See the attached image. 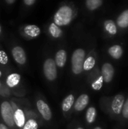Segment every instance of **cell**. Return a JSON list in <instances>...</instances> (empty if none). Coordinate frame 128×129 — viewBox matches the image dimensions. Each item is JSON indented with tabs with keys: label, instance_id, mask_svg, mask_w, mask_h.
Returning <instances> with one entry per match:
<instances>
[{
	"label": "cell",
	"instance_id": "obj_1",
	"mask_svg": "<svg viewBox=\"0 0 128 129\" xmlns=\"http://www.w3.org/2000/svg\"><path fill=\"white\" fill-rule=\"evenodd\" d=\"M126 98V92H119L113 96L103 97L100 99V107L111 120L118 122Z\"/></svg>",
	"mask_w": 128,
	"mask_h": 129
},
{
	"label": "cell",
	"instance_id": "obj_2",
	"mask_svg": "<svg viewBox=\"0 0 128 129\" xmlns=\"http://www.w3.org/2000/svg\"><path fill=\"white\" fill-rule=\"evenodd\" d=\"M125 53L124 43L120 39L110 42L106 48V54L111 61L119 62L121 61Z\"/></svg>",
	"mask_w": 128,
	"mask_h": 129
},
{
	"label": "cell",
	"instance_id": "obj_3",
	"mask_svg": "<svg viewBox=\"0 0 128 129\" xmlns=\"http://www.w3.org/2000/svg\"><path fill=\"white\" fill-rule=\"evenodd\" d=\"M74 15L75 11L71 6L63 5L54 15V23L59 27L68 26L72 21Z\"/></svg>",
	"mask_w": 128,
	"mask_h": 129
},
{
	"label": "cell",
	"instance_id": "obj_4",
	"mask_svg": "<svg viewBox=\"0 0 128 129\" xmlns=\"http://www.w3.org/2000/svg\"><path fill=\"white\" fill-rule=\"evenodd\" d=\"M101 27L104 37L106 39L114 41L121 38L114 17H104L101 23Z\"/></svg>",
	"mask_w": 128,
	"mask_h": 129
},
{
	"label": "cell",
	"instance_id": "obj_5",
	"mask_svg": "<svg viewBox=\"0 0 128 129\" xmlns=\"http://www.w3.org/2000/svg\"><path fill=\"white\" fill-rule=\"evenodd\" d=\"M86 51L79 48L75 49L71 57V65H72V72L75 75H80L83 73V63L87 57Z\"/></svg>",
	"mask_w": 128,
	"mask_h": 129
},
{
	"label": "cell",
	"instance_id": "obj_6",
	"mask_svg": "<svg viewBox=\"0 0 128 129\" xmlns=\"http://www.w3.org/2000/svg\"><path fill=\"white\" fill-rule=\"evenodd\" d=\"M100 71L103 79L104 85H112L116 74V68L112 61L109 59L103 60L101 63V66L100 67Z\"/></svg>",
	"mask_w": 128,
	"mask_h": 129
},
{
	"label": "cell",
	"instance_id": "obj_7",
	"mask_svg": "<svg viewBox=\"0 0 128 129\" xmlns=\"http://www.w3.org/2000/svg\"><path fill=\"white\" fill-rule=\"evenodd\" d=\"M114 18L121 37H122L128 33V5L123 6Z\"/></svg>",
	"mask_w": 128,
	"mask_h": 129
},
{
	"label": "cell",
	"instance_id": "obj_8",
	"mask_svg": "<svg viewBox=\"0 0 128 129\" xmlns=\"http://www.w3.org/2000/svg\"><path fill=\"white\" fill-rule=\"evenodd\" d=\"M0 113L5 125L10 128L14 126V110L8 101H3L0 106Z\"/></svg>",
	"mask_w": 128,
	"mask_h": 129
},
{
	"label": "cell",
	"instance_id": "obj_9",
	"mask_svg": "<svg viewBox=\"0 0 128 129\" xmlns=\"http://www.w3.org/2000/svg\"><path fill=\"white\" fill-rule=\"evenodd\" d=\"M43 73L48 81H54L57 76V70L55 61L52 58H48L43 64Z\"/></svg>",
	"mask_w": 128,
	"mask_h": 129
},
{
	"label": "cell",
	"instance_id": "obj_10",
	"mask_svg": "<svg viewBox=\"0 0 128 129\" xmlns=\"http://www.w3.org/2000/svg\"><path fill=\"white\" fill-rule=\"evenodd\" d=\"M97 52L93 50L91 52L87 55L84 63H83V72L89 73L91 72L97 67Z\"/></svg>",
	"mask_w": 128,
	"mask_h": 129
},
{
	"label": "cell",
	"instance_id": "obj_11",
	"mask_svg": "<svg viewBox=\"0 0 128 129\" xmlns=\"http://www.w3.org/2000/svg\"><path fill=\"white\" fill-rule=\"evenodd\" d=\"M91 77V88L94 91H100L102 90L104 83L102 76L100 74V69H97V71L94 73H90Z\"/></svg>",
	"mask_w": 128,
	"mask_h": 129
},
{
	"label": "cell",
	"instance_id": "obj_12",
	"mask_svg": "<svg viewBox=\"0 0 128 129\" xmlns=\"http://www.w3.org/2000/svg\"><path fill=\"white\" fill-rule=\"evenodd\" d=\"M37 109L42 116V118L46 121H50L52 118V113L48 104L43 100H38L36 102Z\"/></svg>",
	"mask_w": 128,
	"mask_h": 129
},
{
	"label": "cell",
	"instance_id": "obj_13",
	"mask_svg": "<svg viewBox=\"0 0 128 129\" xmlns=\"http://www.w3.org/2000/svg\"><path fill=\"white\" fill-rule=\"evenodd\" d=\"M117 126L120 129H124L128 126V91L126 92V98L123 106L121 118L117 123Z\"/></svg>",
	"mask_w": 128,
	"mask_h": 129
},
{
	"label": "cell",
	"instance_id": "obj_14",
	"mask_svg": "<svg viewBox=\"0 0 128 129\" xmlns=\"http://www.w3.org/2000/svg\"><path fill=\"white\" fill-rule=\"evenodd\" d=\"M11 54L14 60L20 65L25 64L26 61V55L23 48L20 46H15L11 50Z\"/></svg>",
	"mask_w": 128,
	"mask_h": 129
},
{
	"label": "cell",
	"instance_id": "obj_15",
	"mask_svg": "<svg viewBox=\"0 0 128 129\" xmlns=\"http://www.w3.org/2000/svg\"><path fill=\"white\" fill-rule=\"evenodd\" d=\"M90 102V97L88 94H81L74 103V109L77 112H81L86 109Z\"/></svg>",
	"mask_w": 128,
	"mask_h": 129
},
{
	"label": "cell",
	"instance_id": "obj_16",
	"mask_svg": "<svg viewBox=\"0 0 128 129\" xmlns=\"http://www.w3.org/2000/svg\"><path fill=\"white\" fill-rule=\"evenodd\" d=\"M105 4L103 0H87L84 2L86 8L90 12H94L100 9Z\"/></svg>",
	"mask_w": 128,
	"mask_h": 129
},
{
	"label": "cell",
	"instance_id": "obj_17",
	"mask_svg": "<svg viewBox=\"0 0 128 129\" xmlns=\"http://www.w3.org/2000/svg\"><path fill=\"white\" fill-rule=\"evenodd\" d=\"M26 116L24 112L21 109H17L14 113V125H16L19 128H21L25 125Z\"/></svg>",
	"mask_w": 128,
	"mask_h": 129
},
{
	"label": "cell",
	"instance_id": "obj_18",
	"mask_svg": "<svg viewBox=\"0 0 128 129\" xmlns=\"http://www.w3.org/2000/svg\"><path fill=\"white\" fill-rule=\"evenodd\" d=\"M66 60H67V53L64 49H60L56 53L54 61L57 67L60 68H63L66 63Z\"/></svg>",
	"mask_w": 128,
	"mask_h": 129
},
{
	"label": "cell",
	"instance_id": "obj_19",
	"mask_svg": "<svg viewBox=\"0 0 128 129\" xmlns=\"http://www.w3.org/2000/svg\"><path fill=\"white\" fill-rule=\"evenodd\" d=\"M97 110L94 106H91L87 109L85 113V119L88 125H93L97 119Z\"/></svg>",
	"mask_w": 128,
	"mask_h": 129
},
{
	"label": "cell",
	"instance_id": "obj_20",
	"mask_svg": "<svg viewBox=\"0 0 128 129\" xmlns=\"http://www.w3.org/2000/svg\"><path fill=\"white\" fill-rule=\"evenodd\" d=\"M25 34L31 38H35L37 36H38L41 33V29L34 24H29V25H26L24 27L23 29Z\"/></svg>",
	"mask_w": 128,
	"mask_h": 129
},
{
	"label": "cell",
	"instance_id": "obj_21",
	"mask_svg": "<svg viewBox=\"0 0 128 129\" xmlns=\"http://www.w3.org/2000/svg\"><path fill=\"white\" fill-rule=\"evenodd\" d=\"M21 76L20 74L14 73L10 74L6 79V85L9 88H14L17 86L20 82Z\"/></svg>",
	"mask_w": 128,
	"mask_h": 129
},
{
	"label": "cell",
	"instance_id": "obj_22",
	"mask_svg": "<svg viewBox=\"0 0 128 129\" xmlns=\"http://www.w3.org/2000/svg\"><path fill=\"white\" fill-rule=\"evenodd\" d=\"M75 103V96L72 94H70L69 95H67L64 100L63 101L62 103V110L63 112H68L69 111L72 106L74 105Z\"/></svg>",
	"mask_w": 128,
	"mask_h": 129
},
{
	"label": "cell",
	"instance_id": "obj_23",
	"mask_svg": "<svg viewBox=\"0 0 128 129\" xmlns=\"http://www.w3.org/2000/svg\"><path fill=\"white\" fill-rule=\"evenodd\" d=\"M48 30H49V33H50L51 36L52 37L55 38V39L60 38L62 36V33H63L61 29L54 23H52L50 25V26L48 28Z\"/></svg>",
	"mask_w": 128,
	"mask_h": 129
},
{
	"label": "cell",
	"instance_id": "obj_24",
	"mask_svg": "<svg viewBox=\"0 0 128 129\" xmlns=\"http://www.w3.org/2000/svg\"><path fill=\"white\" fill-rule=\"evenodd\" d=\"M38 122L33 119H29L28 121H26V122L25 123V125H23V129H38Z\"/></svg>",
	"mask_w": 128,
	"mask_h": 129
},
{
	"label": "cell",
	"instance_id": "obj_25",
	"mask_svg": "<svg viewBox=\"0 0 128 129\" xmlns=\"http://www.w3.org/2000/svg\"><path fill=\"white\" fill-rule=\"evenodd\" d=\"M8 62V57L7 54L4 51H0V63L1 64H7Z\"/></svg>",
	"mask_w": 128,
	"mask_h": 129
},
{
	"label": "cell",
	"instance_id": "obj_26",
	"mask_svg": "<svg viewBox=\"0 0 128 129\" xmlns=\"http://www.w3.org/2000/svg\"><path fill=\"white\" fill-rule=\"evenodd\" d=\"M35 2H36L35 0H24L23 1V3L25 5H26L27 6H31V5H34Z\"/></svg>",
	"mask_w": 128,
	"mask_h": 129
},
{
	"label": "cell",
	"instance_id": "obj_27",
	"mask_svg": "<svg viewBox=\"0 0 128 129\" xmlns=\"http://www.w3.org/2000/svg\"><path fill=\"white\" fill-rule=\"evenodd\" d=\"M0 129H8V128L5 125H4L2 123H0Z\"/></svg>",
	"mask_w": 128,
	"mask_h": 129
},
{
	"label": "cell",
	"instance_id": "obj_28",
	"mask_svg": "<svg viewBox=\"0 0 128 129\" xmlns=\"http://www.w3.org/2000/svg\"><path fill=\"white\" fill-rule=\"evenodd\" d=\"M15 2H16L15 0H6V1H5V2L8 3V4H13V3H14Z\"/></svg>",
	"mask_w": 128,
	"mask_h": 129
},
{
	"label": "cell",
	"instance_id": "obj_29",
	"mask_svg": "<svg viewBox=\"0 0 128 129\" xmlns=\"http://www.w3.org/2000/svg\"><path fill=\"white\" fill-rule=\"evenodd\" d=\"M93 129H103V128L102 126H100V125H97V126L94 127Z\"/></svg>",
	"mask_w": 128,
	"mask_h": 129
},
{
	"label": "cell",
	"instance_id": "obj_30",
	"mask_svg": "<svg viewBox=\"0 0 128 129\" xmlns=\"http://www.w3.org/2000/svg\"><path fill=\"white\" fill-rule=\"evenodd\" d=\"M76 129H84L83 127H81V126H78V127H77Z\"/></svg>",
	"mask_w": 128,
	"mask_h": 129
},
{
	"label": "cell",
	"instance_id": "obj_31",
	"mask_svg": "<svg viewBox=\"0 0 128 129\" xmlns=\"http://www.w3.org/2000/svg\"><path fill=\"white\" fill-rule=\"evenodd\" d=\"M114 129H120V128H118V127L117 125H115V127L114 128Z\"/></svg>",
	"mask_w": 128,
	"mask_h": 129
},
{
	"label": "cell",
	"instance_id": "obj_32",
	"mask_svg": "<svg viewBox=\"0 0 128 129\" xmlns=\"http://www.w3.org/2000/svg\"><path fill=\"white\" fill-rule=\"evenodd\" d=\"M2 71L0 70V77L2 76Z\"/></svg>",
	"mask_w": 128,
	"mask_h": 129
},
{
	"label": "cell",
	"instance_id": "obj_33",
	"mask_svg": "<svg viewBox=\"0 0 128 129\" xmlns=\"http://www.w3.org/2000/svg\"><path fill=\"white\" fill-rule=\"evenodd\" d=\"M1 32H2V27H1V25H0V34H1Z\"/></svg>",
	"mask_w": 128,
	"mask_h": 129
},
{
	"label": "cell",
	"instance_id": "obj_34",
	"mask_svg": "<svg viewBox=\"0 0 128 129\" xmlns=\"http://www.w3.org/2000/svg\"><path fill=\"white\" fill-rule=\"evenodd\" d=\"M0 85H1V83H0Z\"/></svg>",
	"mask_w": 128,
	"mask_h": 129
}]
</instances>
